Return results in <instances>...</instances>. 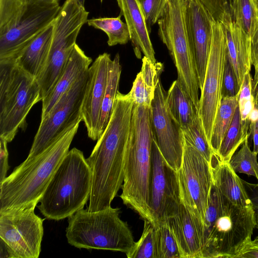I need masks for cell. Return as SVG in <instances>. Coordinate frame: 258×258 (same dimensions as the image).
<instances>
[{
    "label": "cell",
    "mask_w": 258,
    "mask_h": 258,
    "mask_svg": "<svg viewBox=\"0 0 258 258\" xmlns=\"http://www.w3.org/2000/svg\"><path fill=\"white\" fill-rule=\"evenodd\" d=\"M134 104L128 93H117L108 124L86 159L92 171L89 212L110 207L121 188Z\"/></svg>",
    "instance_id": "cell-1"
},
{
    "label": "cell",
    "mask_w": 258,
    "mask_h": 258,
    "mask_svg": "<svg viewBox=\"0 0 258 258\" xmlns=\"http://www.w3.org/2000/svg\"><path fill=\"white\" fill-rule=\"evenodd\" d=\"M256 226L254 206L233 204L212 182L204 223L202 258H235L252 240Z\"/></svg>",
    "instance_id": "cell-2"
},
{
    "label": "cell",
    "mask_w": 258,
    "mask_h": 258,
    "mask_svg": "<svg viewBox=\"0 0 258 258\" xmlns=\"http://www.w3.org/2000/svg\"><path fill=\"white\" fill-rule=\"evenodd\" d=\"M79 121L40 155L23 162L0 183V212L36 204L69 151Z\"/></svg>",
    "instance_id": "cell-3"
},
{
    "label": "cell",
    "mask_w": 258,
    "mask_h": 258,
    "mask_svg": "<svg viewBox=\"0 0 258 258\" xmlns=\"http://www.w3.org/2000/svg\"><path fill=\"white\" fill-rule=\"evenodd\" d=\"M153 140L150 107L134 104L120 197L124 205L152 224L150 195Z\"/></svg>",
    "instance_id": "cell-4"
},
{
    "label": "cell",
    "mask_w": 258,
    "mask_h": 258,
    "mask_svg": "<svg viewBox=\"0 0 258 258\" xmlns=\"http://www.w3.org/2000/svg\"><path fill=\"white\" fill-rule=\"evenodd\" d=\"M92 171L83 153L74 148L53 174L37 206L47 219L58 221L83 209L90 196Z\"/></svg>",
    "instance_id": "cell-5"
},
{
    "label": "cell",
    "mask_w": 258,
    "mask_h": 258,
    "mask_svg": "<svg viewBox=\"0 0 258 258\" xmlns=\"http://www.w3.org/2000/svg\"><path fill=\"white\" fill-rule=\"evenodd\" d=\"M120 209L111 206L95 212L81 209L69 217L66 229L68 243L78 248L120 251L134 247L132 232L119 218Z\"/></svg>",
    "instance_id": "cell-6"
},
{
    "label": "cell",
    "mask_w": 258,
    "mask_h": 258,
    "mask_svg": "<svg viewBox=\"0 0 258 258\" xmlns=\"http://www.w3.org/2000/svg\"><path fill=\"white\" fill-rule=\"evenodd\" d=\"M41 100L35 78L14 60H0V138L9 143L25 131L27 115Z\"/></svg>",
    "instance_id": "cell-7"
},
{
    "label": "cell",
    "mask_w": 258,
    "mask_h": 258,
    "mask_svg": "<svg viewBox=\"0 0 258 258\" xmlns=\"http://www.w3.org/2000/svg\"><path fill=\"white\" fill-rule=\"evenodd\" d=\"M157 24L159 37L166 46L176 68L177 80L198 108L199 78L186 29L184 0H167Z\"/></svg>",
    "instance_id": "cell-8"
},
{
    "label": "cell",
    "mask_w": 258,
    "mask_h": 258,
    "mask_svg": "<svg viewBox=\"0 0 258 258\" xmlns=\"http://www.w3.org/2000/svg\"><path fill=\"white\" fill-rule=\"evenodd\" d=\"M89 12L75 0H66L53 22L52 38L45 62L35 78L42 99L53 88L62 72Z\"/></svg>",
    "instance_id": "cell-9"
},
{
    "label": "cell",
    "mask_w": 258,
    "mask_h": 258,
    "mask_svg": "<svg viewBox=\"0 0 258 258\" xmlns=\"http://www.w3.org/2000/svg\"><path fill=\"white\" fill-rule=\"evenodd\" d=\"M87 72L61 95L47 114L41 119L29 153L24 162H29L40 155L72 125L82 121L81 107Z\"/></svg>",
    "instance_id": "cell-10"
},
{
    "label": "cell",
    "mask_w": 258,
    "mask_h": 258,
    "mask_svg": "<svg viewBox=\"0 0 258 258\" xmlns=\"http://www.w3.org/2000/svg\"><path fill=\"white\" fill-rule=\"evenodd\" d=\"M60 8L58 2L24 3L16 18L0 30V60H15L38 34L53 22Z\"/></svg>",
    "instance_id": "cell-11"
},
{
    "label": "cell",
    "mask_w": 258,
    "mask_h": 258,
    "mask_svg": "<svg viewBox=\"0 0 258 258\" xmlns=\"http://www.w3.org/2000/svg\"><path fill=\"white\" fill-rule=\"evenodd\" d=\"M227 55V41L223 25L214 18L210 50L198 107L210 145L215 117L222 98V81Z\"/></svg>",
    "instance_id": "cell-12"
},
{
    "label": "cell",
    "mask_w": 258,
    "mask_h": 258,
    "mask_svg": "<svg viewBox=\"0 0 258 258\" xmlns=\"http://www.w3.org/2000/svg\"><path fill=\"white\" fill-rule=\"evenodd\" d=\"M36 206L0 212V238L17 258H38L40 255L44 219L35 213Z\"/></svg>",
    "instance_id": "cell-13"
},
{
    "label": "cell",
    "mask_w": 258,
    "mask_h": 258,
    "mask_svg": "<svg viewBox=\"0 0 258 258\" xmlns=\"http://www.w3.org/2000/svg\"><path fill=\"white\" fill-rule=\"evenodd\" d=\"M177 172L181 202L204 224L212 182L210 163L183 139Z\"/></svg>",
    "instance_id": "cell-14"
},
{
    "label": "cell",
    "mask_w": 258,
    "mask_h": 258,
    "mask_svg": "<svg viewBox=\"0 0 258 258\" xmlns=\"http://www.w3.org/2000/svg\"><path fill=\"white\" fill-rule=\"evenodd\" d=\"M181 202L177 171L166 162L153 139L150 195L153 224L173 216Z\"/></svg>",
    "instance_id": "cell-15"
},
{
    "label": "cell",
    "mask_w": 258,
    "mask_h": 258,
    "mask_svg": "<svg viewBox=\"0 0 258 258\" xmlns=\"http://www.w3.org/2000/svg\"><path fill=\"white\" fill-rule=\"evenodd\" d=\"M166 96L160 78L150 107V122L153 139L162 155L168 164L178 171L182 160L183 137L179 125L168 110Z\"/></svg>",
    "instance_id": "cell-16"
},
{
    "label": "cell",
    "mask_w": 258,
    "mask_h": 258,
    "mask_svg": "<svg viewBox=\"0 0 258 258\" xmlns=\"http://www.w3.org/2000/svg\"><path fill=\"white\" fill-rule=\"evenodd\" d=\"M184 18L189 42L194 53L200 91L202 89L214 17L201 0H184Z\"/></svg>",
    "instance_id": "cell-17"
},
{
    "label": "cell",
    "mask_w": 258,
    "mask_h": 258,
    "mask_svg": "<svg viewBox=\"0 0 258 258\" xmlns=\"http://www.w3.org/2000/svg\"><path fill=\"white\" fill-rule=\"evenodd\" d=\"M110 60L109 53L100 54L87 72L88 79L81 113L88 136L93 141H97L100 137L99 124Z\"/></svg>",
    "instance_id": "cell-18"
},
{
    "label": "cell",
    "mask_w": 258,
    "mask_h": 258,
    "mask_svg": "<svg viewBox=\"0 0 258 258\" xmlns=\"http://www.w3.org/2000/svg\"><path fill=\"white\" fill-rule=\"evenodd\" d=\"M167 221L181 258H202L204 224L202 219L181 202L177 212Z\"/></svg>",
    "instance_id": "cell-19"
},
{
    "label": "cell",
    "mask_w": 258,
    "mask_h": 258,
    "mask_svg": "<svg viewBox=\"0 0 258 258\" xmlns=\"http://www.w3.org/2000/svg\"><path fill=\"white\" fill-rule=\"evenodd\" d=\"M219 21L223 25L227 54L241 87L245 75L251 71V39L229 13H224Z\"/></svg>",
    "instance_id": "cell-20"
},
{
    "label": "cell",
    "mask_w": 258,
    "mask_h": 258,
    "mask_svg": "<svg viewBox=\"0 0 258 258\" xmlns=\"http://www.w3.org/2000/svg\"><path fill=\"white\" fill-rule=\"evenodd\" d=\"M120 14L125 19L130 40L138 58L142 53L153 62H156L155 51L150 38L144 15L138 0H116Z\"/></svg>",
    "instance_id": "cell-21"
},
{
    "label": "cell",
    "mask_w": 258,
    "mask_h": 258,
    "mask_svg": "<svg viewBox=\"0 0 258 258\" xmlns=\"http://www.w3.org/2000/svg\"><path fill=\"white\" fill-rule=\"evenodd\" d=\"M92 61V58L76 43L53 88L42 100L41 119L47 114L61 95L86 73Z\"/></svg>",
    "instance_id": "cell-22"
},
{
    "label": "cell",
    "mask_w": 258,
    "mask_h": 258,
    "mask_svg": "<svg viewBox=\"0 0 258 258\" xmlns=\"http://www.w3.org/2000/svg\"><path fill=\"white\" fill-rule=\"evenodd\" d=\"M210 165L212 183L223 196L240 207L254 206L242 180L229 163L221 161L214 153Z\"/></svg>",
    "instance_id": "cell-23"
},
{
    "label": "cell",
    "mask_w": 258,
    "mask_h": 258,
    "mask_svg": "<svg viewBox=\"0 0 258 258\" xmlns=\"http://www.w3.org/2000/svg\"><path fill=\"white\" fill-rule=\"evenodd\" d=\"M53 23L43 30L14 60L27 73L36 78L42 70L50 47Z\"/></svg>",
    "instance_id": "cell-24"
},
{
    "label": "cell",
    "mask_w": 258,
    "mask_h": 258,
    "mask_svg": "<svg viewBox=\"0 0 258 258\" xmlns=\"http://www.w3.org/2000/svg\"><path fill=\"white\" fill-rule=\"evenodd\" d=\"M165 101L169 113L181 130L187 127L199 113L198 107L177 80L170 86Z\"/></svg>",
    "instance_id": "cell-25"
},
{
    "label": "cell",
    "mask_w": 258,
    "mask_h": 258,
    "mask_svg": "<svg viewBox=\"0 0 258 258\" xmlns=\"http://www.w3.org/2000/svg\"><path fill=\"white\" fill-rule=\"evenodd\" d=\"M121 72L119 55H115L108 64L107 83L101 106L99 124L100 137L107 127L113 111L114 101L118 91ZM99 137V138H100Z\"/></svg>",
    "instance_id": "cell-26"
},
{
    "label": "cell",
    "mask_w": 258,
    "mask_h": 258,
    "mask_svg": "<svg viewBox=\"0 0 258 258\" xmlns=\"http://www.w3.org/2000/svg\"><path fill=\"white\" fill-rule=\"evenodd\" d=\"M249 120H241L238 106L231 125L226 132L216 154L221 161L229 163L238 148L246 139H249Z\"/></svg>",
    "instance_id": "cell-27"
},
{
    "label": "cell",
    "mask_w": 258,
    "mask_h": 258,
    "mask_svg": "<svg viewBox=\"0 0 258 258\" xmlns=\"http://www.w3.org/2000/svg\"><path fill=\"white\" fill-rule=\"evenodd\" d=\"M238 96L222 98L215 117L211 142L212 149L216 154L232 121L238 106Z\"/></svg>",
    "instance_id": "cell-28"
},
{
    "label": "cell",
    "mask_w": 258,
    "mask_h": 258,
    "mask_svg": "<svg viewBox=\"0 0 258 258\" xmlns=\"http://www.w3.org/2000/svg\"><path fill=\"white\" fill-rule=\"evenodd\" d=\"M121 15L114 18H99L88 20L89 26L104 31L108 36L110 46L125 44L130 40V32L125 23L121 20Z\"/></svg>",
    "instance_id": "cell-29"
},
{
    "label": "cell",
    "mask_w": 258,
    "mask_h": 258,
    "mask_svg": "<svg viewBox=\"0 0 258 258\" xmlns=\"http://www.w3.org/2000/svg\"><path fill=\"white\" fill-rule=\"evenodd\" d=\"M231 15L251 39L258 26V5L256 1L234 0Z\"/></svg>",
    "instance_id": "cell-30"
},
{
    "label": "cell",
    "mask_w": 258,
    "mask_h": 258,
    "mask_svg": "<svg viewBox=\"0 0 258 258\" xmlns=\"http://www.w3.org/2000/svg\"><path fill=\"white\" fill-rule=\"evenodd\" d=\"M181 130L183 139L210 163L214 152L207 138L199 113L187 127Z\"/></svg>",
    "instance_id": "cell-31"
},
{
    "label": "cell",
    "mask_w": 258,
    "mask_h": 258,
    "mask_svg": "<svg viewBox=\"0 0 258 258\" xmlns=\"http://www.w3.org/2000/svg\"><path fill=\"white\" fill-rule=\"evenodd\" d=\"M126 255L128 258H158L156 231L153 224L144 220L141 238Z\"/></svg>",
    "instance_id": "cell-32"
},
{
    "label": "cell",
    "mask_w": 258,
    "mask_h": 258,
    "mask_svg": "<svg viewBox=\"0 0 258 258\" xmlns=\"http://www.w3.org/2000/svg\"><path fill=\"white\" fill-rule=\"evenodd\" d=\"M257 156V154L250 149L247 139L242 144L238 152L232 156L229 163L235 172L253 176L258 182Z\"/></svg>",
    "instance_id": "cell-33"
},
{
    "label": "cell",
    "mask_w": 258,
    "mask_h": 258,
    "mask_svg": "<svg viewBox=\"0 0 258 258\" xmlns=\"http://www.w3.org/2000/svg\"><path fill=\"white\" fill-rule=\"evenodd\" d=\"M157 236L158 258H181L176 240L167 220L154 224Z\"/></svg>",
    "instance_id": "cell-34"
},
{
    "label": "cell",
    "mask_w": 258,
    "mask_h": 258,
    "mask_svg": "<svg viewBox=\"0 0 258 258\" xmlns=\"http://www.w3.org/2000/svg\"><path fill=\"white\" fill-rule=\"evenodd\" d=\"M252 83L253 78L250 72L243 78L238 98V108L242 121L248 120L249 114L254 107Z\"/></svg>",
    "instance_id": "cell-35"
},
{
    "label": "cell",
    "mask_w": 258,
    "mask_h": 258,
    "mask_svg": "<svg viewBox=\"0 0 258 258\" xmlns=\"http://www.w3.org/2000/svg\"><path fill=\"white\" fill-rule=\"evenodd\" d=\"M145 18L149 33L151 27L160 18L167 0H138Z\"/></svg>",
    "instance_id": "cell-36"
},
{
    "label": "cell",
    "mask_w": 258,
    "mask_h": 258,
    "mask_svg": "<svg viewBox=\"0 0 258 258\" xmlns=\"http://www.w3.org/2000/svg\"><path fill=\"white\" fill-rule=\"evenodd\" d=\"M240 90V87L238 84L233 67L227 54L223 77L222 98L238 96Z\"/></svg>",
    "instance_id": "cell-37"
},
{
    "label": "cell",
    "mask_w": 258,
    "mask_h": 258,
    "mask_svg": "<svg viewBox=\"0 0 258 258\" xmlns=\"http://www.w3.org/2000/svg\"><path fill=\"white\" fill-rule=\"evenodd\" d=\"M23 6L22 0H0V30L5 28L16 18Z\"/></svg>",
    "instance_id": "cell-38"
},
{
    "label": "cell",
    "mask_w": 258,
    "mask_h": 258,
    "mask_svg": "<svg viewBox=\"0 0 258 258\" xmlns=\"http://www.w3.org/2000/svg\"><path fill=\"white\" fill-rule=\"evenodd\" d=\"M8 143L4 139L0 138V183L7 177V171L9 168Z\"/></svg>",
    "instance_id": "cell-39"
},
{
    "label": "cell",
    "mask_w": 258,
    "mask_h": 258,
    "mask_svg": "<svg viewBox=\"0 0 258 258\" xmlns=\"http://www.w3.org/2000/svg\"><path fill=\"white\" fill-rule=\"evenodd\" d=\"M251 61L254 67V75L253 78L252 90L258 85V26L251 38Z\"/></svg>",
    "instance_id": "cell-40"
},
{
    "label": "cell",
    "mask_w": 258,
    "mask_h": 258,
    "mask_svg": "<svg viewBox=\"0 0 258 258\" xmlns=\"http://www.w3.org/2000/svg\"><path fill=\"white\" fill-rule=\"evenodd\" d=\"M235 258H258V242L252 240L237 254Z\"/></svg>",
    "instance_id": "cell-41"
},
{
    "label": "cell",
    "mask_w": 258,
    "mask_h": 258,
    "mask_svg": "<svg viewBox=\"0 0 258 258\" xmlns=\"http://www.w3.org/2000/svg\"><path fill=\"white\" fill-rule=\"evenodd\" d=\"M248 184L250 185H248H248V186L250 187L252 192L251 196L250 197V198L255 209L256 220V228L258 229V183L255 184ZM253 241L255 242H258V235Z\"/></svg>",
    "instance_id": "cell-42"
},
{
    "label": "cell",
    "mask_w": 258,
    "mask_h": 258,
    "mask_svg": "<svg viewBox=\"0 0 258 258\" xmlns=\"http://www.w3.org/2000/svg\"><path fill=\"white\" fill-rule=\"evenodd\" d=\"M249 131L253 142L252 151L258 154V120L250 122Z\"/></svg>",
    "instance_id": "cell-43"
},
{
    "label": "cell",
    "mask_w": 258,
    "mask_h": 258,
    "mask_svg": "<svg viewBox=\"0 0 258 258\" xmlns=\"http://www.w3.org/2000/svg\"><path fill=\"white\" fill-rule=\"evenodd\" d=\"M1 245V256L2 257H14L17 258L16 255L11 248V247L6 243V242L0 238Z\"/></svg>",
    "instance_id": "cell-44"
},
{
    "label": "cell",
    "mask_w": 258,
    "mask_h": 258,
    "mask_svg": "<svg viewBox=\"0 0 258 258\" xmlns=\"http://www.w3.org/2000/svg\"><path fill=\"white\" fill-rule=\"evenodd\" d=\"M248 120L250 122H254L258 120V110L255 107L251 111Z\"/></svg>",
    "instance_id": "cell-45"
},
{
    "label": "cell",
    "mask_w": 258,
    "mask_h": 258,
    "mask_svg": "<svg viewBox=\"0 0 258 258\" xmlns=\"http://www.w3.org/2000/svg\"><path fill=\"white\" fill-rule=\"evenodd\" d=\"M24 3H53L58 2L59 0H22Z\"/></svg>",
    "instance_id": "cell-46"
},
{
    "label": "cell",
    "mask_w": 258,
    "mask_h": 258,
    "mask_svg": "<svg viewBox=\"0 0 258 258\" xmlns=\"http://www.w3.org/2000/svg\"><path fill=\"white\" fill-rule=\"evenodd\" d=\"M253 95L254 97V107L258 110V85L253 90Z\"/></svg>",
    "instance_id": "cell-47"
},
{
    "label": "cell",
    "mask_w": 258,
    "mask_h": 258,
    "mask_svg": "<svg viewBox=\"0 0 258 258\" xmlns=\"http://www.w3.org/2000/svg\"><path fill=\"white\" fill-rule=\"evenodd\" d=\"M75 1L80 6L84 7L85 0H75Z\"/></svg>",
    "instance_id": "cell-48"
},
{
    "label": "cell",
    "mask_w": 258,
    "mask_h": 258,
    "mask_svg": "<svg viewBox=\"0 0 258 258\" xmlns=\"http://www.w3.org/2000/svg\"><path fill=\"white\" fill-rule=\"evenodd\" d=\"M203 2H204V3H206V2H208L211 0H201Z\"/></svg>",
    "instance_id": "cell-49"
},
{
    "label": "cell",
    "mask_w": 258,
    "mask_h": 258,
    "mask_svg": "<svg viewBox=\"0 0 258 258\" xmlns=\"http://www.w3.org/2000/svg\"><path fill=\"white\" fill-rule=\"evenodd\" d=\"M255 1H256V3H257V4L258 5V0H255Z\"/></svg>",
    "instance_id": "cell-50"
}]
</instances>
